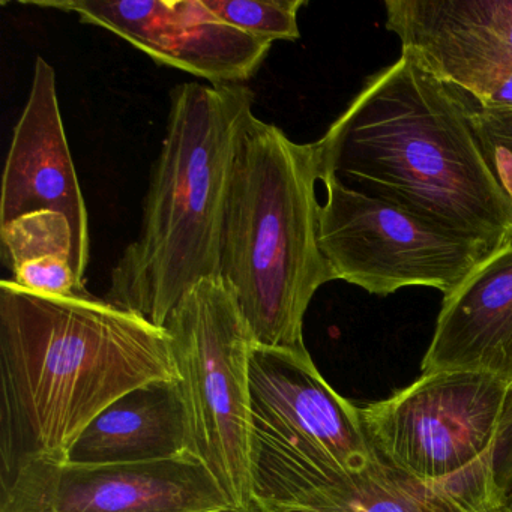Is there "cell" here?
Masks as SVG:
<instances>
[{"label":"cell","mask_w":512,"mask_h":512,"mask_svg":"<svg viewBox=\"0 0 512 512\" xmlns=\"http://www.w3.org/2000/svg\"><path fill=\"white\" fill-rule=\"evenodd\" d=\"M179 380L166 329L91 293L37 295L0 283V484L65 460L122 395Z\"/></svg>","instance_id":"6da1fadb"},{"label":"cell","mask_w":512,"mask_h":512,"mask_svg":"<svg viewBox=\"0 0 512 512\" xmlns=\"http://www.w3.org/2000/svg\"><path fill=\"white\" fill-rule=\"evenodd\" d=\"M313 148L319 181L335 178L490 254L512 244V202L466 104L409 55L370 77Z\"/></svg>","instance_id":"7a4b0ae2"},{"label":"cell","mask_w":512,"mask_h":512,"mask_svg":"<svg viewBox=\"0 0 512 512\" xmlns=\"http://www.w3.org/2000/svg\"><path fill=\"white\" fill-rule=\"evenodd\" d=\"M253 107L247 85L172 89L139 235L110 272L107 301L164 328L196 284L220 277L233 166Z\"/></svg>","instance_id":"3957f363"},{"label":"cell","mask_w":512,"mask_h":512,"mask_svg":"<svg viewBox=\"0 0 512 512\" xmlns=\"http://www.w3.org/2000/svg\"><path fill=\"white\" fill-rule=\"evenodd\" d=\"M317 182L313 143L293 142L254 115L233 166L220 278L256 346L307 350L305 314L334 281L319 245Z\"/></svg>","instance_id":"277c9868"},{"label":"cell","mask_w":512,"mask_h":512,"mask_svg":"<svg viewBox=\"0 0 512 512\" xmlns=\"http://www.w3.org/2000/svg\"><path fill=\"white\" fill-rule=\"evenodd\" d=\"M380 461L365 434L361 410L328 385L308 350L254 344V512H320L343 505Z\"/></svg>","instance_id":"5b68a950"},{"label":"cell","mask_w":512,"mask_h":512,"mask_svg":"<svg viewBox=\"0 0 512 512\" xmlns=\"http://www.w3.org/2000/svg\"><path fill=\"white\" fill-rule=\"evenodd\" d=\"M170 337L190 452L241 509L251 506L250 359L254 341L230 287L202 280L173 308Z\"/></svg>","instance_id":"8992f818"},{"label":"cell","mask_w":512,"mask_h":512,"mask_svg":"<svg viewBox=\"0 0 512 512\" xmlns=\"http://www.w3.org/2000/svg\"><path fill=\"white\" fill-rule=\"evenodd\" d=\"M359 410L377 457L416 478H445L512 446V383L491 374H421Z\"/></svg>","instance_id":"52a82bcc"},{"label":"cell","mask_w":512,"mask_h":512,"mask_svg":"<svg viewBox=\"0 0 512 512\" xmlns=\"http://www.w3.org/2000/svg\"><path fill=\"white\" fill-rule=\"evenodd\" d=\"M319 245L334 280L371 295L424 286L443 296L457 289L485 259L484 247L436 229L392 203L323 178Z\"/></svg>","instance_id":"ba28073f"},{"label":"cell","mask_w":512,"mask_h":512,"mask_svg":"<svg viewBox=\"0 0 512 512\" xmlns=\"http://www.w3.org/2000/svg\"><path fill=\"white\" fill-rule=\"evenodd\" d=\"M0 512H242L211 470L187 452L145 463L41 458L2 482Z\"/></svg>","instance_id":"9c48e42d"},{"label":"cell","mask_w":512,"mask_h":512,"mask_svg":"<svg viewBox=\"0 0 512 512\" xmlns=\"http://www.w3.org/2000/svg\"><path fill=\"white\" fill-rule=\"evenodd\" d=\"M76 14L136 47L157 64L178 68L209 85H245L272 44L221 22L202 0H35L20 2Z\"/></svg>","instance_id":"30bf717a"},{"label":"cell","mask_w":512,"mask_h":512,"mask_svg":"<svg viewBox=\"0 0 512 512\" xmlns=\"http://www.w3.org/2000/svg\"><path fill=\"white\" fill-rule=\"evenodd\" d=\"M64 215L73 232V269L86 286L89 218L65 136L56 73L38 56L28 103L14 128L5 161L0 226L35 212Z\"/></svg>","instance_id":"8fae6325"},{"label":"cell","mask_w":512,"mask_h":512,"mask_svg":"<svg viewBox=\"0 0 512 512\" xmlns=\"http://www.w3.org/2000/svg\"><path fill=\"white\" fill-rule=\"evenodd\" d=\"M401 53L473 97L512 74V0H388Z\"/></svg>","instance_id":"7c38bea8"},{"label":"cell","mask_w":512,"mask_h":512,"mask_svg":"<svg viewBox=\"0 0 512 512\" xmlns=\"http://www.w3.org/2000/svg\"><path fill=\"white\" fill-rule=\"evenodd\" d=\"M473 371L512 383V244L443 296L422 374Z\"/></svg>","instance_id":"4fadbf2b"},{"label":"cell","mask_w":512,"mask_h":512,"mask_svg":"<svg viewBox=\"0 0 512 512\" xmlns=\"http://www.w3.org/2000/svg\"><path fill=\"white\" fill-rule=\"evenodd\" d=\"M190 452L179 380L140 386L104 409L68 451L79 464L145 463Z\"/></svg>","instance_id":"5bb4252c"},{"label":"cell","mask_w":512,"mask_h":512,"mask_svg":"<svg viewBox=\"0 0 512 512\" xmlns=\"http://www.w3.org/2000/svg\"><path fill=\"white\" fill-rule=\"evenodd\" d=\"M511 490L506 446L445 478H416L380 461L343 505L320 512H503Z\"/></svg>","instance_id":"9a60e30c"},{"label":"cell","mask_w":512,"mask_h":512,"mask_svg":"<svg viewBox=\"0 0 512 512\" xmlns=\"http://www.w3.org/2000/svg\"><path fill=\"white\" fill-rule=\"evenodd\" d=\"M46 257H67L73 265V232L64 215L35 212L0 226V259L11 274Z\"/></svg>","instance_id":"2e32d148"},{"label":"cell","mask_w":512,"mask_h":512,"mask_svg":"<svg viewBox=\"0 0 512 512\" xmlns=\"http://www.w3.org/2000/svg\"><path fill=\"white\" fill-rule=\"evenodd\" d=\"M221 22L259 40L296 41L301 38L298 16L307 0H202Z\"/></svg>","instance_id":"e0dca14e"},{"label":"cell","mask_w":512,"mask_h":512,"mask_svg":"<svg viewBox=\"0 0 512 512\" xmlns=\"http://www.w3.org/2000/svg\"><path fill=\"white\" fill-rule=\"evenodd\" d=\"M461 101L494 176L512 202V112H491Z\"/></svg>","instance_id":"ac0fdd59"},{"label":"cell","mask_w":512,"mask_h":512,"mask_svg":"<svg viewBox=\"0 0 512 512\" xmlns=\"http://www.w3.org/2000/svg\"><path fill=\"white\" fill-rule=\"evenodd\" d=\"M11 280L37 295L71 298L88 293L86 286L77 280L67 257H46L25 263L13 272Z\"/></svg>","instance_id":"d6986e66"},{"label":"cell","mask_w":512,"mask_h":512,"mask_svg":"<svg viewBox=\"0 0 512 512\" xmlns=\"http://www.w3.org/2000/svg\"><path fill=\"white\" fill-rule=\"evenodd\" d=\"M458 95L464 98V100L469 101L473 106L481 107L484 110L512 112V74L502 77V79L497 80L493 85L488 86L484 91L473 95V97Z\"/></svg>","instance_id":"ffe728a7"},{"label":"cell","mask_w":512,"mask_h":512,"mask_svg":"<svg viewBox=\"0 0 512 512\" xmlns=\"http://www.w3.org/2000/svg\"><path fill=\"white\" fill-rule=\"evenodd\" d=\"M503 512H512V490L509 491L508 497H506L505 511Z\"/></svg>","instance_id":"44dd1931"},{"label":"cell","mask_w":512,"mask_h":512,"mask_svg":"<svg viewBox=\"0 0 512 512\" xmlns=\"http://www.w3.org/2000/svg\"><path fill=\"white\" fill-rule=\"evenodd\" d=\"M242 512H254L253 509H247V511H242Z\"/></svg>","instance_id":"7402d4cb"}]
</instances>
